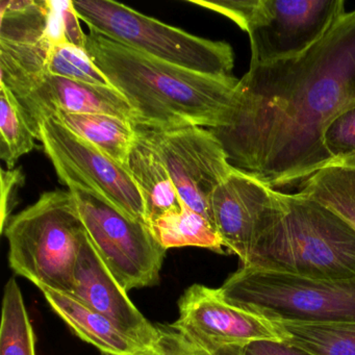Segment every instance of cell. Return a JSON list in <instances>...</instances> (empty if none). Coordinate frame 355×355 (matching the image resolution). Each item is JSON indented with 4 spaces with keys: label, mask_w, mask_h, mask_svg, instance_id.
I'll return each mask as SVG.
<instances>
[{
    "label": "cell",
    "mask_w": 355,
    "mask_h": 355,
    "mask_svg": "<svg viewBox=\"0 0 355 355\" xmlns=\"http://www.w3.org/2000/svg\"><path fill=\"white\" fill-rule=\"evenodd\" d=\"M298 192L336 214L355 232V168L327 166L305 180Z\"/></svg>",
    "instance_id": "obj_20"
},
{
    "label": "cell",
    "mask_w": 355,
    "mask_h": 355,
    "mask_svg": "<svg viewBox=\"0 0 355 355\" xmlns=\"http://www.w3.org/2000/svg\"><path fill=\"white\" fill-rule=\"evenodd\" d=\"M128 293L105 266L87 234L76 265L71 295L107 318L147 351H159V326L144 317Z\"/></svg>",
    "instance_id": "obj_14"
},
{
    "label": "cell",
    "mask_w": 355,
    "mask_h": 355,
    "mask_svg": "<svg viewBox=\"0 0 355 355\" xmlns=\"http://www.w3.org/2000/svg\"><path fill=\"white\" fill-rule=\"evenodd\" d=\"M78 214L93 246L124 290L155 286L167 250L150 226L132 219L105 197L71 187Z\"/></svg>",
    "instance_id": "obj_7"
},
{
    "label": "cell",
    "mask_w": 355,
    "mask_h": 355,
    "mask_svg": "<svg viewBox=\"0 0 355 355\" xmlns=\"http://www.w3.org/2000/svg\"><path fill=\"white\" fill-rule=\"evenodd\" d=\"M10 267L37 288L72 294L87 236L73 195L53 191L39 197L8 222Z\"/></svg>",
    "instance_id": "obj_4"
},
{
    "label": "cell",
    "mask_w": 355,
    "mask_h": 355,
    "mask_svg": "<svg viewBox=\"0 0 355 355\" xmlns=\"http://www.w3.org/2000/svg\"><path fill=\"white\" fill-rule=\"evenodd\" d=\"M355 107V11L347 12L305 53L250 65L221 125L209 128L234 169L274 190L300 188L331 165L323 136Z\"/></svg>",
    "instance_id": "obj_1"
},
{
    "label": "cell",
    "mask_w": 355,
    "mask_h": 355,
    "mask_svg": "<svg viewBox=\"0 0 355 355\" xmlns=\"http://www.w3.org/2000/svg\"><path fill=\"white\" fill-rule=\"evenodd\" d=\"M45 73L86 84L113 87L85 49L67 43L51 46Z\"/></svg>",
    "instance_id": "obj_23"
},
{
    "label": "cell",
    "mask_w": 355,
    "mask_h": 355,
    "mask_svg": "<svg viewBox=\"0 0 355 355\" xmlns=\"http://www.w3.org/2000/svg\"><path fill=\"white\" fill-rule=\"evenodd\" d=\"M201 348L227 353L259 340L286 342L282 326L273 320L232 304L221 288L195 284L178 300V318L171 324Z\"/></svg>",
    "instance_id": "obj_9"
},
{
    "label": "cell",
    "mask_w": 355,
    "mask_h": 355,
    "mask_svg": "<svg viewBox=\"0 0 355 355\" xmlns=\"http://www.w3.org/2000/svg\"><path fill=\"white\" fill-rule=\"evenodd\" d=\"M11 90L38 139L39 124L55 114H105L137 125V115L114 87L97 86L42 73L0 80Z\"/></svg>",
    "instance_id": "obj_12"
},
{
    "label": "cell",
    "mask_w": 355,
    "mask_h": 355,
    "mask_svg": "<svg viewBox=\"0 0 355 355\" xmlns=\"http://www.w3.org/2000/svg\"><path fill=\"white\" fill-rule=\"evenodd\" d=\"M136 140L128 155L126 169L140 190L149 226L170 211H180L184 205L165 164L153 145L136 128Z\"/></svg>",
    "instance_id": "obj_16"
},
{
    "label": "cell",
    "mask_w": 355,
    "mask_h": 355,
    "mask_svg": "<svg viewBox=\"0 0 355 355\" xmlns=\"http://www.w3.org/2000/svg\"><path fill=\"white\" fill-rule=\"evenodd\" d=\"M189 3L221 14L232 20L244 32H247L253 14L257 10L259 0H221V1L190 0Z\"/></svg>",
    "instance_id": "obj_26"
},
{
    "label": "cell",
    "mask_w": 355,
    "mask_h": 355,
    "mask_svg": "<svg viewBox=\"0 0 355 355\" xmlns=\"http://www.w3.org/2000/svg\"><path fill=\"white\" fill-rule=\"evenodd\" d=\"M137 128L165 164L184 205L214 225L211 196L234 170L215 135L199 126L167 130Z\"/></svg>",
    "instance_id": "obj_10"
},
{
    "label": "cell",
    "mask_w": 355,
    "mask_h": 355,
    "mask_svg": "<svg viewBox=\"0 0 355 355\" xmlns=\"http://www.w3.org/2000/svg\"><path fill=\"white\" fill-rule=\"evenodd\" d=\"M38 140L65 186L93 191L128 217L148 224L142 195L125 167L53 118L39 124Z\"/></svg>",
    "instance_id": "obj_8"
},
{
    "label": "cell",
    "mask_w": 355,
    "mask_h": 355,
    "mask_svg": "<svg viewBox=\"0 0 355 355\" xmlns=\"http://www.w3.org/2000/svg\"><path fill=\"white\" fill-rule=\"evenodd\" d=\"M277 323L288 336L286 342L309 354L355 355V321Z\"/></svg>",
    "instance_id": "obj_19"
},
{
    "label": "cell",
    "mask_w": 355,
    "mask_h": 355,
    "mask_svg": "<svg viewBox=\"0 0 355 355\" xmlns=\"http://www.w3.org/2000/svg\"><path fill=\"white\" fill-rule=\"evenodd\" d=\"M0 355H37L34 327L15 278L7 282L3 293Z\"/></svg>",
    "instance_id": "obj_21"
},
{
    "label": "cell",
    "mask_w": 355,
    "mask_h": 355,
    "mask_svg": "<svg viewBox=\"0 0 355 355\" xmlns=\"http://www.w3.org/2000/svg\"><path fill=\"white\" fill-rule=\"evenodd\" d=\"M53 119L95 148L126 168L136 140V126L128 120L105 114L60 113Z\"/></svg>",
    "instance_id": "obj_17"
},
{
    "label": "cell",
    "mask_w": 355,
    "mask_h": 355,
    "mask_svg": "<svg viewBox=\"0 0 355 355\" xmlns=\"http://www.w3.org/2000/svg\"><path fill=\"white\" fill-rule=\"evenodd\" d=\"M159 350L141 355H234L232 352L213 353L201 348L182 336L171 324H159ZM105 355V354H103Z\"/></svg>",
    "instance_id": "obj_25"
},
{
    "label": "cell",
    "mask_w": 355,
    "mask_h": 355,
    "mask_svg": "<svg viewBox=\"0 0 355 355\" xmlns=\"http://www.w3.org/2000/svg\"><path fill=\"white\" fill-rule=\"evenodd\" d=\"M324 147L331 165L355 168V107L336 116L326 128Z\"/></svg>",
    "instance_id": "obj_24"
},
{
    "label": "cell",
    "mask_w": 355,
    "mask_h": 355,
    "mask_svg": "<svg viewBox=\"0 0 355 355\" xmlns=\"http://www.w3.org/2000/svg\"><path fill=\"white\" fill-rule=\"evenodd\" d=\"M51 309L85 342L105 355H141L147 352L136 340L120 331L113 323L73 295L39 288Z\"/></svg>",
    "instance_id": "obj_15"
},
{
    "label": "cell",
    "mask_w": 355,
    "mask_h": 355,
    "mask_svg": "<svg viewBox=\"0 0 355 355\" xmlns=\"http://www.w3.org/2000/svg\"><path fill=\"white\" fill-rule=\"evenodd\" d=\"M234 355H311L302 349L286 342L259 340L232 351Z\"/></svg>",
    "instance_id": "obj_29"
},
{
    "label": "cell",
    "mask_w": 355,
    "mask_h": 355,
    "mask_svg": "<svg viewBox=\"0 0 355 355\" xmlns=\"http://www.w3.org/2000/svg\"><path fill=\"white\" fill-rule=\"evenodd\" d=\"M85 51L125 97L136 113V128H218L239 82L155 59L94 32L87 34Z\"/></svg>",
    "instance_id": "obj_2"
},
{
    "label": "cell",
    "mask_w": 355,
    "mask_h": 355,
    "mask_svg": "<svg viewBox=\"0 0 355 355\" xmlns=\"http://www.w3.org/2000/svg\"><path fill=\"white\" fill-rule=\"evenodd\" d=\"M60 12H61L62 24H63L64 36L67 44L85 49L86 46L87 34L83 32L78 22V13L73 7V1H59Z\"/></svg>",
    "instance_id": "obj_28"
},
{
    "label": "cell",
    "mask_w": 355,
    "mask_h": 355,
    "mask_svg": "<svg viewBox=\"0 0 355 355\" xmlns=\"http://www.w3.org/2000/svg\"><path fill=\"white\" fill-rule=\"evenodd\" d=\"M24 175L21 169H1V232H3L8 222L10 221V214L15 205L20 187L24 186Z\"/></svg>",
    "instance_id": "obj_27"
},
{
    "label": "cell",
    "mask_w": 355,
    "mask_h": 355,
    "mask_svg": "<svg viewBox=\"0 0 355 355\" xmlns=\"http://www.w3.org/2000/svg\"><path fill=\"white\" fill-rule=\"evenodd\" d=\"M327 279L355 278V232L301 193L277 191L246 265Z\"/></svg>",
    "instance_id": "obj_3"
},
{
    "label": "cell",
    "mask_w": 355,
    "mask_h": 355,
    "mask_svg": "<svg viewBox=\"0 0 355 355\" xmlns=\"http://www.w3.org/2000/svg\"><path fill=\"white\" fill-rule=\"evenodd\" d=\"M346 13L344 0H259L246 32L250 65L305 53Z\"/></svg>",
    "instance_id": "obj_11"
},
{
    "label": "cell",
    "mask_w": 355,
    "mask_h": 355,
    "mask_svg": "<svg viewBox=\"0 0 355 355\" xmlns=\"http://www.w3.org/2000/svg\"><path fill=\"white\" fill-rule=\"evenodd\" d=\"M73 7L90 32L199 73L232 76L234 51L228 43L193 36L111 0H76Z\"/></svg>",
    "instance_id": "obj_6"
},
{
    "label": "cell",
    "mask_w": 355,
    "mask_h": 355,
    "mask_svg": "<svg viewBox=\"0 0 355 355\" xmlns=\"http://www.w3.org/2000/svg\"><path fill=\"white\" fill-rule=\"evenodd\" d=\"M220 288L228 302L273 321H355V278L307 277L241 265Z\"/></svg>",
    "instance_id": "obj_5"
},
{
    "label": "cell",
    "mask_w": 355,
    "mask_h": 355,
    "mask_svg": "<svg viewBox=\"0 0 355 355\" xmlns=\"http://www.w3.org/2000/svg\"><path fill=\"white\" fill-rule=\"evenodd\" d=\"M151 230L165 250L180 247H199L224 253L223 242L215 226L200 214L184 205L180 211H170L153 222Z\"/></svg>",
    "instance_id": "obj_18"
},
{
    "label": "cell",
    "mask_w": 355,
    "mask_h": 355,
    "mask_svg": "<svg viewBox=\"0 0 355 355\" xmlns=\"http://www.w3.org/2000/svg\"><path fill=\"white\" fill-rule=\"evenodd\" d=\"M277 190L259 178L234 169L211 199L214 225L224 247L246 265L266 218L276 203Z\"/></svg>",
    "instance_id": "obj_13"
},
{
    "label": "cell",
    "mask_w": 355,
    "mask_h": 355,
    "mask_svg": "<svg viewBox=\"0 0 355 355\" xmlns=\"http://www.w3.org/2000/svg\"><path fill=\"white\" fill-rule=\"evenodd\" d=\"M0 159L13 169L22 155L36 147V136L24 118L16 97L0 84Z\"/></svg>",
    "instance_id": "obj_22"
}]
</instances>
